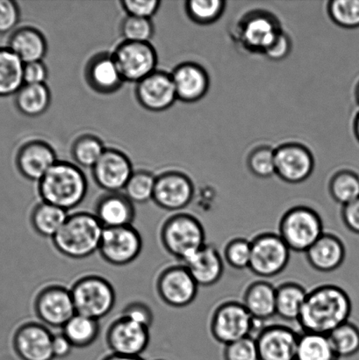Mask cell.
<instances>
[{
    "label": "cell",
    "mask_w": 359,
    "mask_h": 360,
    "mask_svg": "<svg viewBox=\"0 0 359 360\" xmlns=\"http://www.w3.org/2000/svg\"><path fill=\"white\" fill-rule=\"evenodd\" d=\"M306 288L296 281H287L276 287V316L286 322L298 323L307 298Z\"/></svg>",
    "instance_id": "28"
},
{
    "label": "cell",
    "mask_w": 359,
    "mask_h": 360,
    "mask_svg": "<svg viewBox=\"0 0 359 360\" xmlns=\"http://www.w3.org/2000/svg\"><path fill=\"white\" fill-rule=\"evenodd\" d=\"M276 174L289 184H299L309 178L314 170V158L301 144L287 143L275 150Z\"/></svg>",
    "instance_id": "19"
},
{
    "label": "cell",
    "mask_w": 359,
    "mask_h": 360,
    "mask_svg": "<svg viewBox=\"0 0 359 360\" xmlns=\"http://www.w3.org/2000/svg\"><path fill=\"white\" fill-rule=\"evenodd\" d=\"M199 288L188 268L181 262L164 266L155 278L158 298L171 308L191 305L198 295Z\"/></svg>",
    "instance_id": "10"
},
{
    "label": "cell",
    "mask_w": 359,
    "mask_h": 360,
    "mask_svg": "<svg viewBox=\"0 0 359 360\" xmlns=\"http://www.w3.org/2000/svg\"><path fill=\"white\" fill-rule=\"evenodd\" d=\"M248 167L256 177H272L276 174L275 150L266 146L256 148L249 154Z\"/></svg>",
    "instance_id": "43"
},
{
    "label": "cell",
    "mask_w": 359,
    "mask_h": 360,
    "mask_svg": "<svg viewBox=\"0 0 359 360\" xmlns=\"http://www.w3.org/2000/svg\"><path fill=\"white\" fill-rule=\"evenodd\" d=\"M121 6L128 16L151 19L159 10L158 0H122Z\"/></svg>",
    "instance_id": "46"
},
{
    "label": "cell",
    "mask_w": 359,
    "mask_h": 360,
    "mask_svg": "<svg viewBox=\"0 0 359 360\" xmlns=\"http://www.w3.org/2000/svg\"><path fill=\"white\" fill-rule=\"evenodd\" d=\"M178 101L193 103L205 96L209 88V77L195 63H183L171 73Z\"/></svg>",
    "instance_id": "25"
},
{
    "label": "cell",
    "mask_w": 359,
    "mask_h": 360,
    "mask_svg": "<svg viewBox=\"0 0 359 360\" xmlns=\"http://www.w3.org/2000/svg\"><path fill=\"white\" fill-rule=\"evenodd\" d=\"M143 248L140 232L133 225L104 229L98 253L105 263L125 266L138 259Z\"/></svg>",
    "instance_id": "11"
},
{
    "label": "cell",
    "mask_w": 359,
    "mask_h": 360,
    "mask_svg": "<svg viewBox=\"0 0 359 360\" xmlns=\"http://www.w3.org/2000/svg\"><path fill=\"white\" fill-rule=\"evenodd\" d=\"M341 219L348 231L359 235V199L342 207Z\"/></svg>",
    "instance_id": "50"
},
{
    "label": "cell",
    "mask_w": 359,
    "mask_h": 360,
    "mask_svg": "<svg viewBox=\"0 0 359 360\" xmlns=\"http://www.w3.org/2000/svg\"><path fill=\"white\" fill-rule=\"evenodd\" d=\"M223 360H259L256 338L246 337L224 345Z\"/></svg>",
    "instance_id": "44"
},
{
    "label": "cell",
    "mask_w": 359,
    "mask_h": 360,
    "mask_svg": "<svg viewBox=\"0 0 359 360\" xmlns=\"http://www.w3.org/2000/svg\"><path fill=\"white\" fill-rule=\"evenodd\" d=\"M156 176L148 171L133 172L123 193L133 204H145L153 200Z\"/></svg>",
    "instance_id": "38"
},
{
    "label": "cell",
    "mask_w": 359,
    "mask_h": 360,
    "mask_svg": "<svg viewBox=\"0 0 359 360\" xmlns=\"http://www.w3.org/2000/svg\"><path fill=\"white\" fill-rule=\"evenodd\" d=\"M325 232V224L318 212L301 205L285 212L278 234L291 252L305 253Z\"/></svg>",
    "instance_id": "7"
},
{
    "label": "cell",
    "mask_w": 359,
    "mask_h": 360,
    "mask_svg": "<svg viewBox=\"0 0 359 360\" xmlns=\"http://www.w3.org/2000/svg\"><path fill=\"white\" fill-rule=\"evenodd\" d=\"M19 6L13 0H0V34L13 31L19 24Z\"/></svg>",
    "instance_id": "47"
},
{
    "label": "cell",
    "mask_w": 359,
    "mask_h": 360,
    "mask_svg": "<svg viewBox=\"0 0 359 360\" xmlns=\"http://www.w3.org/2000/svg\"><path fill=\"white\" fill-rule=\"evenodd\" d=\"M61 331L74 348L90 347L100 336V321L76 313V315L63 326Z\"/></svg>",
    "instance_id": "33"
},
{
    "label": "cell",
    "mask_w": 359,
    "mask_h": 360,
    "mask_svg": "<svg viewBox=\"0 0 359 360\" xmlns=\"http://www.w3.org/2000/svg\"><path fill=\"white\" fill-rule=\"evenodd\" d=\"M300 335L284 324L266 326L255 337L259 360H295Z\"/></svg>",
    "instance_id": "17"
},
{
    "label": "cell",
    "mask_w": 359,
    "mask_h": 360,
    "mask_svg": "<svg viewBox=\"0 0 359 360\" xmlns=\"http://www.w3.org/2000/svg\"><path fill=\"white\" fill-rule=\"evenodd\" d=\"M51 103V93L47 84H24L15 94V105L28 117H37L48 110Z\"/></svg>",
    "instance_id": "30"
},
{
    "label": "cell",
    "mask_w": 359,
    "mask_h": 360,
    "mask_svg": "<svg viewBox=\"0 0 359 360\" xmlns=\"http://www.w3.org/2000/svg\"><path fill=\"white\" fill-rule=\"evenodd\" d=\"M353 302L335 284H322L308 292L298 320L302 333L326 335L350 321Z\"/></svg>",
    "instance_id": "1"
},
{
    "label": "cell",
    "mask_w": 359,
    "mask_h": 360,
    "mask_svg": "<svg viewBox=\"0 0 359 360\" xmlns=\"http://www.w3.org/2000/svg\"><path fill=\"white\" fill-rule=\"evenodd\" d=\"M48 77L47 66L42 61L24 65V84H44Z\"/></svg>",
    "instance_id": "49"
},
{
    "label": "cell",
    "mask_w": 359,
    "mask_h": 360,
    "mask_svg": "<svg viewBox=\"0 0 359 360\" xmlns=\"http://www.w3.org/2000/svg\"><path fill=\"white\" fill-rule=\"evenodd\" d=\"M7 48L26 65L42 61L47 54L48 44L40 30L32 27H22L11 35Z\"/></svg>",
    "instance_id": "27"
},
{
    "label": "cell",
    "mask_w": 359,
    "mask_h": 360,
    "mask_svg": "<svg viewBox=\"0 0 359 360\" xmlns=\"http://www.w3.org/2000/svg\"><path fill=\"white\" fill-rule=\"evenodd\" d=\"M131 161L125 153L107 149L91 169L96 185L105 193H121L133 174Z\"/></svg>",
    "instance_id": "16"
},
{
    "label": "cell",
    "mask_w": 359,
    "mask_h": 360,
    "mask_svg": "<svg viewBox=\"0 0 359 360\" xmlns=\"http://www.w3.org/2000/svg\"><path fill=\"white\" fill-rule=\"evenodd\" d=\"M121 33L126 41L150 42L155 34L151 19L126 16L121 25Z\"/></svg>",
    "instance_id": "42"
},
{
    "label": "cell",
    "mask_w": 359,
    "mask_h": 360,
    "mask_svg": "<svg viewBox=\"0 0 359 360\" xmlns=\"http://www.w3.org/2000/svg\"><path fill=\"white\" fill-rule=\"evenodd\" d=\"M158 236L165 252L181 263H184L207 243L202 222L186 212L172 213L165 218Z\"/></svg>",
    "instance_id": "4"
},
{
    "label": "cell",
    "mask_w": 359,
    "mask_h": 360,
    "mask_svg": "<svg viewBox=\"0 0 359 360\" xmlns=\"http://www.w3.org/2000/svg\"><path fill=\"white\" fill-rule=\"evenodd\" d=\"M51 329L39 321H27L17 328L13 347L21 360H54Z\"/></svg>",
    "instance_id": "15"
},
{
    "label": "cell",
    "mask_w": 359,
    "mask_h": 360,
    "mask_svg": "<svg viewBox=\"0 0 359 360\" xmlns=\"http://www.w3.org/2000/svg\"><path fill=\"white\" fill-rule=\"evenodd\" d=\"M33 310L37 321L49 329L62 330L76 315L70 288L58 282L46 283L38 289Z\"/></svg>",
    "instance_id": "8"
},
{
    "label": "cell",
    "mask_w": 359,
    "mask_h": 360,
    "mask_svg": "<svg viewBox=\"0 0 359 360\" xmlns=\"http://www.w3.org/2000/svg\"><path fill=\"white\" fill-rule=\"evenodd\" d=\"M58 161L52 146L40 140L24 143L16 157V165L20 174L25 179L35 182L40 181Z\"/></svg>",
    "instance_id": "20"
},
{
    "label": "cell",
    "mask_w": 359,
    "mask_h": 360,
    "mask_svg": "<svg viewBox=\"0 0 359 360\" xmlns=\"http://www.w3.org/2000/svg\"><path fill=\"white\" fill-rule=\"evenodd\" d=\"M76 313L100 321L115 309L114 285L101 275L89 274L77 278L70 285Z\"/></svg>",
    "instance_id": "6"
},
{
    "label": "cell",
    "mask_w": 359,
    "mask_h": 360,
    "mask_svg": "<svg viewBox=\"0 0 359 360\" xmlns=\"http://www.w3.org/2000/svg\"><path fill=\"white\" fill-rule=\"evenodd\" d=\"M256 321L266 323L276 316V287L260 278L245 288L242 301Z\"/></svg>",
    "instance_id": "26"
},
{
    "label": "cell",
    "mask_w": 359,
    "mask_h": 360,
    "mask_svg": "<svg viewBox=\"0 0 359 360\" xmlns=\"http://www.w3.org/2000/svg\"><path fill=\"white\" fill-rule=\"evenodd\" d=\"M291 41L289 37L280 31L268 48L263 52L267 58L274 61H280L286 58L291 51Z\"/></svg>",
    "instance_id": "48"
},
{
    "label": "cell",
    "mask_w": 359,
    "mask_h": 360,
    "mask_svg": "<svg viewBox=\"0 0 359 360\" xmlns=\"http://www.w3.org/2000/svg\"><path fill=\"white\" fill-rule=\"evenodd\" d=\"M37 191L41 201L69 212L86 199L88 181L76 165L58 161L38 182Z\"/></svg>",
    "instance_id": "3"
},
{
    "label": "cell",
    "mask_w": 359,
    "mask_h": 360,
    "mask_svg": "<svg viewBox=\"0 0 359 360\" xmlns=\"http://www.w3.org/2000/svg\"><path fill=\"white\" fill-rule=\"evenodd\" d=\"M157 360H164V359H157Z\"/></svg>",
    "instance_id": "55"
},
{
    "label": "cell",
    "mask_w": 359,
    "mask_h": 360,
    "mask_svg": "<svg viewBox=\"0 0 359 360\" xmlns=\"http://www.w3.org/2000/svg\"><path fill=\"white\" fill-rule=\"evenodd\" d=\"M24 63L9 48H0V97L15 95L24 86Z\"/></svg>",
    "instance_id": "31"
},
{
    "label": "cell",
    "mask_w": 359,
    "mask_h": 360,
    "mask_svg": "<svg viewBox=\"0 0 359 360\" xmlns=\"http://www.w3.org/2000/svg\"><path fill=\"white\" fill-rule=\"evenodd\" d=\"M122 316L141 326L150 329L154 323V312L148 303L142 301H133L123 309Z\"/></svg>",
    "instance_id": "45"
},
{
    "label": "cell",
    "mask_w": 359,
    "mask_h": 360,
    "mask_svg": "<svg viewBox=\"0 0 359 360\" xmlns=\"http://www.w3.org/2000/svg\"><path fill=\"white\" fill-rule=\"evenodd\" d=\"M280 32L272 18L259 14L246 21L242 37L249 48L263 53Z\"/></svg>",
    "instance_id": "32"
},
{
    "label": "cell",
    "mask_w": 359,
    "mask_h": 360,
    "mask_svg": "<svg viewBox=\"0 0 359 360\" xmlns=\"http://www.w3.org/2000/svg\"><path fill=\"white\" fill-rule=\"evenodd\" d=\"M105 150L107 148L98 136L83 135L72 144V155L80 167L93 169Z\"/></svg>",
    "instance_id": "35"
},
{
    "label": "cell",
    "mask_w": 359,
    "mask_h": 360,
    "mask_svg": "<svg viewBox=\"0 0 359 360\" xmlns=\"http://www.w3.org/2000/svg\"><path fill=\"white\" fill-rule=\"evenodd\" d=\"M104 229L133 225L136 219L135 204L121 193H105L95 204L94 213Z\"/></svg>",
    "instance_id": "24"
},
{
    "label": "cell",
    "mask_w": 359,
    "mask_h": 360,
    "mask_svg": "<svg viewBox=\"0 0 359 360\" xmlns=\"http://www.w3.org/2000/svg\"><path fill=\"white\" fill-rule=\"evenodd\" d=\"M252 241V257L249 270L266 280L283 273L289 264L291 250L278 233H259Z\"/></svg>",
    "instance_id": "9"
},
{
    "label": "cell",
    "mask_w": 359,
    "mask_h": 360,
    "mask_svg": "<svg viewBox=\"0 0 359 360\" xmlns=\"http://www.w3.org/2000/svg\"><path fill=\"white\" fill-rule=\"evenodd\" d=\"M103 231L93 213L74 212L69 214L51 242L60 255L70 259H84L98 252Z\"/></svg>",
    "instance_id": "2"
},
{
    "label": "cell",
    "mask_w": 359,
    "mask_h": 360,
    "mask_svg": "<svg viewBox=\"0 0 359 360\" xmlns=\"http://www.w3.org/2000/svg\"><path fill=\"white\" fill-rule=\"evenodd\" d=\"M84 77L91 89L104 95L116 93L124 83L114 56L107 52L95 55L88 61Z\"/></svg>",
    "instance_id": "21"
},
{
    "label": "cell",
    "mask_w": 359,
    "mask_h": 360,
    "mask_svg": "<svg viewBox=\"0 0 359 360\" xmlns=\"http://www.w3.org/2000/svg\"><path fill=\"white\" fill-rule=\"evenodd\" d=\"M330 196L337 203L342 205L353 202L359 199V176L351 171H341L329 181Z\"/></svg>",
    "instance_id": "37"
},
{
    "label": "cell",
    "mask_w": 359,
    "mask_h": 360,
    "mask_svg": "<svg viewBox=\"0 0 359 360\" xmlns=\"http://www.w3.org/2000/svg\"><path fill=\"white\" fill-rule=\"evenodd\" d=\"M105 340L111 354L141 357L150 345V329L119 315L109 324Z\"/></svg>",
    "instance_id": "13"
},
{
    "label": "cell",
    "mask_w": 359,
    "mask_h": 360,
    "mask_svg": "<svg viewBox=\"0 0 359 360\" xmlns=\"http://www.w3.org/2000/svg\"><path fill=\"white\" fill-rule=\"evenodd\" d=\"M225 5L226 3L223 0H190L185 3V11L195 23L209 25L219 19Z\"/></svg>",
    "instance_id": "40"
},
{
    "label": "cell",
    "mask_w": 359,
    "mask_h": 360,
    "mask_svg": "<svg viewBox=\"0 0 359 360\" xmlns=\"http://www.w3.org/2000/svg\"><path fill=\"white\" fill-rule=\"evenodd\" d=\"M112 54L124 82L137 84L157 70V53L150 42L124 41Z\"/></svg>",
    "instance_id": "12"
},
{
    "label": "cell",
    "mask_w": 359,
    "mask_h": 360,
    "mask_svg": "<svg viewBox=\"0 0 359 360\" xmlns=\"http://www.w3.org/2000/svg\"><path fill=\"white\" fill-rule=\"evenodd\" d=\"M74 347L65 335L60 331L53 335L52 352L55 359H63L72 354Z\"/></svg>",
    "instance_id": "51"
},
{
    "label": "cell",
    "mask_w": 359,
    "mask_h": 360,
    "mask_svg": "<svg viewBox=\"0 0 359 360\" xmlns=\"http://www.w3.org/2000/svg\"><path fill=\"white\" fill-rule=\"evenodd\" d=\"M223 255L216 245L207 243L184 264L199 287L209 288L216 285L224 273Z\"/></svg>",
    "instance_id": "23"
},
{
    "label": "cell",
    "mask_w": 359,
    "mask_h": 360,
    "mask_svg": "<svg viewBox=\"0 0 359 360\" xmlns=\"http://www.w3.org/2000/svg\"><path fill=\"white\" fill-rule=\"evenodd\" d=\"M353 129H354L355 136H356L357 139L359 142V112L356 116V118H355Z\"/></svg>",
    "instance_id": "53"
},
{
    "label": "cell",
    "mask_w": 359,
    "mask_h": 360,
    "mask_svg": "<svg viewBox=\"0 0 359 360\" xmlns=\"http://www.w3.org/2000/svg\"><path fill=\"white\" fill-rule=\"evenodd\" d=\"M224 262L235 270L249 269L252 257V241L242 236L228 240L223 250Z\"/></svg>",
    "instance_id": "39"
},
{
    "label": "cell",
    "mask_w": 359,
    "mask_h": 360,
    "mask_svg": "<svg viewBox=\"0 0 359 360\" xmlns=\"http://www.w3.org/2000/svg\"><path fill=\"white\" fill-rule=\"evenodd\" d=\"M136 97L148 111L167 110L178 101L171 74L158 70L136 84Z\"/></svg>",
    "instance_id": "18"
},
{
    "label": "cell",
    "mask_w": 359,
    "mask_h": 360,
    "mask_svg": "<svg viewBox=\"0 0 359 360\" xmlns=\"http://www.w3.org/2000/svg\"><path fill=\"white\" fill-rule=\"evenodd\" d=\"M337 357L350 358L359 352V328L348 321L328 335Z\"/></svg>",
    "instance_id": "36"
},
{
    "label": "cell",
    "mask_w": 359,
    "mask_h": 360,
    "mask_svg": "<svg viewBox=\"0 0 359 360\" xmlns=\"http://www.w3.org/2000/svg\"><path fill=\"white\" fill-rule=\"evenodd\" d=\"M328 9L330 18L339 26L348 30L359 27V0H334Z\"/></svg>",
    "instance_id": "41"
},
{
    "label": "cell",
    "mask_w": 359,
    "mask_h": 360,
    "mask_svg": "<svg viewBox=\"0 0 359 360\" xmlns=\"http://www.w3.org/2000/svg\"><path fill=\"white\" fill-rule=\"evenodd\" d=\"M195 197L192 180L182 172L170 171L157 176L153 201L165 211L177 213L191 204Z\"/></svg>",
    "instance_id": "14"
},
{
    "label": "cell",
    "mask_w": 359,
    "mask_h": 360,
    "mask_svg": "<svg viewBox=\"0 0 359 360\" xmlns=\"http://www.w3.org/2000/svg\"><path fill=\"white\" fill-rule=\"evenodd\" d=\"M68 215V211L41 201L31 211L30 225L35 234L52 239L62 228Z\"/></svg>",
    "instance_id": "29"
},
{
    "label": "cell",
    "mask_w": 359,
    "mask_h": 360,
    "mask_svg": "<svg viewBox=\"0 0 359 360\" xmlns=\"http://www.w3.org/2000/svg\"><path fill=\"white\" fill-rule=\"evenodd\" d=\"M305 256L313 269L319 273H332L343 266L346 248L339 236L325 231L305 252Z\"/></svg>",
    "instance_id": "22"
},
{
    "label": "cell",
    "mask_w": 359,
    "mask_h": 360,
    "mask_svg": "<svg viewBox=\"0 0 359 360\" xmlns=\"http://www.w3.org/2000/svg\"><path fill=\"white\" fill-rule=\"evenodd\" d=\"M355 95H356V100H357L358 104L359 105V82L357 84L356 91H355Z\"/></svg>",
    "instance_id": "54"
},
{
    "label": "cell",
    "mask_w": 359,
    "mask_h": 360,
    "mask_svg": "<svg viewBox=\"0 0 359 360\" xmlns=\"http://www.w3.org/2000/svg\"><path fill=\"white\" fill-rule=\"evenodd\" d=\"M263 323L253 319L241 301L224 300L211 313L209 331L214 340L224 347L242 338L253 337L256 330L258 334L266 326Z\"/></svg>",
    "instance_id": "5"
},
{
    "label": "cell",
    "mask_w": 359,
    "mask_h": 360,
    "mask_svg": "<svg viewBox=\"0 0 359 360\" xmlns=\"http://www.w3.org/2000/svg\"><path fill=\"white\" fill-rule=\"evenodd\" d=\"M326 335L302 333L295 360H339Z\"/></svg>",
    "instance_id": "34"
},
{
    "label": "cell",
    "mask_w": 359,
    "mask_h": 360,
    "mask_svg": "<svg viewBox=\"0 0 359 360\" xmlns=\"http://www.w3.org/2000/svg\"><path fill=\"white\" fill-rule=\"evenodd\" d=\"M100 360H144L142 357H130V356L109 354Z\"/></svg>",
    "instance_id": "52"
}]
</instances>
